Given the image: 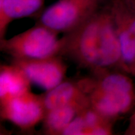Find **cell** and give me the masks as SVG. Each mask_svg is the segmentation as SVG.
Instances as JSON below:
<instances>
[{
    "label": "cell",
    "mask_w": 135,
    "mask_h": 135,
    "mask_svg": "<svg viewBox=\"0 0 135 135\" xmlns=\"http://www.w3.org/2000/svg\"><path fill=\"white\" fill-rule=\"evenodd\" d=\"M11 63L24 72L31 84L46 91L65 80L68 68L61 56L36 60L13 59Z\"/></svg>",
    "instance_id": "5"
},
{
    "label": "cell",
    "mask_w": 135,
    "mask_h": 135,
    "mask_svg": "<svg viewBox=\"0 0 135 135\" xmlns=\"http://www.w3.org/2000/svg\"><path fill=\"white\" fill-rule=\"evenodd\" d=\"M89 106L90 104H72L46 111L42 121L44 132L46 134H62L73 119Z\"/></svg>",
    "instance_id": "11"
},
{
    "label": "cell",
    "mask_w": 135,
    "mask_h": 135,
    "mask_svg": "<svg viewBox=\"0 0 135 135\" xmlns=\"http://www.w3.org/2000/svg\"><path fill=\"white\" fill-rule=\"evenodd\" d=\"M86 126L82 116L78 114L73 119L65 130L63 135H84Z\"/></svg>",
    "instance_id": "12"
},
{
    "label": "cell",
    "mask_w": 135,
    "mask_h": 135,
    "mask_svg": "<svg viewBox=\"0 0 135 135\" xmlns=\"http://www.w3.org/2000/svg\"><path fill=\"white\" fill-rule=\"evenodd\" d=\"M121 70V55L119 40L108 8L100 10L99 50L97 70L93 73L110 71L114 68Z\"/></svg>",
    "instance_id": "6"
},
{
    "label": "cell",
    "mask_w": 135,
    "mask_h": 135,
    "mask_svg": "<svg viewBox=\"0 0 135 135\" xmlns=\"http://www.w3.org/2000/svg\"><path fill=\"white\" fill-rule=\"evenodd\" d=\"M38 23L9 39L0 40V50L17 60H36L61 56L65 36Z\"/></svg>",
    "instance_id": "1"
},
{
    "label": "cell",
    "mask_w": 135,
    "mask_h": 135,
    "mask_svg": "<svg viewBox=\"0 0 135 135\" xmlns=\"http://www.w3.org/2000/svg\"><path fill=\"white\" fill-rule=\"evenodd\" d=\"M125 134L135 135V111L130 117L129 125L128 126Z\"/></svg>",
    "instance_id": "13"
},
{
    "label": "cell",
    "mask_w": 135,
    "mask_h": 135,
    "mask_svg": "<svg viewBox=\"0 0 135 135\" xmlns=\"http://www.w3.org/2000/svg\"><path fill=\"white\" fill-rule=\"evenodd\" d=\"M100 10L76 29L64 35L65 44L61 54L78 67L93 73L97 70L98 62Z\"/></svg>",
    "instance_id": "2"
},
{
    "label": "cell",
    "mask_w": 135,
    "mask_h": 135,
    "mask_svg": "<svg viewBox=\"0 0 135 135\" xmlns=\"http://www.w3.org/2000/svg\"><path fill=\"white\" fill-rule=\"evenodd\" d=\"M42 96L46 112L69 104H90L88 97L77 81L65 80Z\"/></svg>",
    "instance_id": "8"
},
{
    "label": "cell",
    "mask_w": 135,
    "mask_h": 135,
    "mask_svg": "<svg viewBox=\"0 0 135 135\" xmlns=\"http://www.w3.org/2000/svg\"><path fill=\"white\" fill-rule=\"evenodd\" d=\"M45 0H0V40L5 38L10 23L33 16L41 9Z\"/></svg>",
    "instance_id": "9"
},
{
    "label": "cell",
    "mask_w": 135,
    "mask_h": 135,
    "mask_svg": "<svg viewBox=\"0 0 135 135\" xmlns=\"http://www.w3.org/2000/svg\"><path fill=\"white\" fill-rule=\"evenodd\" d=\"M31 83L19 67L1 65L0 67V102L31 91Z\"/></svg>",
    "instance_id": "10"
},
{
    "label": "cell",
    "mask_w": 135,
    "mask_h": 135,
    "mask_svg": "<svg viewBox=\"0 0 135 135\" xmlns=\"http://www.w3.org/2000/svg\"><path fill=\"white\" fill-rule=\"evenodd\" d=\"M101 0H58L44 10L38 23L65 35L98 12Z\"/></svg>",
    "instance_id": "3"
},
{
    "label": "cell",
    "mask_w": 135,
    "mask_h": 135,
    "mask_svg": "<svg viewBox=\"0 0 135 135\" xmlns=\"http://www.w3.org/2000/svg\"><path fill=\"white\" fill-rule=\"evenodd\" d=\"M46 114L43 96L31 91L0 102V114L22 131H30L42 122Z\"/></svg>",
    "instance_id": "4"
},
{
    "label": "cell",
    "mask_w": 135,
    "mask_h": 135,
    "mask_svg": "<svg viewBox=\"0 0 135 135\" xmlns=\"http://www.w3.org/2000/svg\"><path fill=\"white\" fill-rule=\"evenodd\" d=\"M86 94L92 108L104 117L113 121L130 111L135 105V92L93 89Z\"/></svg>",
    "instance_id": "7"
}]
</instances>
